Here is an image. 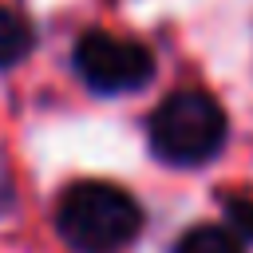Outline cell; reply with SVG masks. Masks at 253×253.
I'll return each instance as SVG.
<instances>
[{
	"mask_svg": "<svg viewBox=\"0 0 253 253\" xmlns=\"http://www.w3.org/2000/svg\"><path fill=\"white\" fill-rule=\"evenodd\" d=\"M75 71L99 95H126V91H142L154 79V55L138 40L87 32L75 43Z\"/></svg>",
	"mask_w": 253,
	"mask_h": 253,
	"instance_id": "cell-3",
	"label": "cell"
},
{
	"mask_svg": "<svg viewBox=\"0 0 253 253\" xmlns=\"http://www.w3.org/2000/svg\"><path fill=\"white\" fill-rule=\"evenodd\" d=\"M146 134H150V150L162 162L202 166L225 146L229 123H225V111H221V103L213 95L174 91L154 107V115L146 123Z\"/></svg>",
	"mask_w": 253,
	"mask_h": 253,
	"instance_id": "cell-2",
	"label": "cell"
},
{
	"mask_svg": "<svg viewBox=\"0 0 253 253\" xmlns=\"http://www.w3.org/2000/svg\"><path fill=\"white\" fill-rule=\"evenodd\" d=\"M32 24L20 16V12H12V8H4L0 4V67H12V63H20L28 51H32Z\"/></svg>",
	"mask_w": 253,
	"mask_h": 253,
	"instance_id": "cell-5",
	"label": "cell"
},
{
	"mask_svg": "<svg viewBox=\"0 0 253 253\" xmlns=\"http://www.w3.org/2000/svg\"><path fill=\"white\" fill-rule=\"evenodd\" d=\"M174 253H245V245L229 233V225H194L178 237Z\"/></svg>",
	"mask_w": 253,
	"mask_h": 253,
	"instance_id": "cell-4",
	"label": "cell"
},
{
	"mask_svg": "<svg viewBox=\"0 0 253 253\" xmlns=\"http://www.w3.org/2000/svg\"><path fill=\"white\" fill-rule=\"evenodd\" d=\"M55 225L75 253H123L142 229V210L111 182H75L55 206Z\"/></svg>",
	"mask_w": 253,
	"mask_h": 253,
	"instance_id": "cell-1",
	"label": "cell"
},
{
	"mask_svg": "<svg viewBox=\"0 0 253 253\" xmlns=\"http://www.w3.org/2000/svg\"><path fill=\"white\" fill-rule=\"evenodd\" d=\"M225 221H229V233H237V241H253V198H233L225 202Z\"/></svg>",
	"mask_w": 253,
	"mask_h": 253,
	"instance_id": "cell-6",
	"label": "cell"
}]
</instances>
